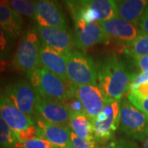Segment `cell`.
Here are the masks:
<instances>
[{"mask_svg": "<svg viewBox=\"0 0 148 148\" xmlns=\"http://www.w3.org/2000/svg\"><path fill=\"white\" fill-rule=\"evenodd\" d=\"M97 73L99 86L109 99L120 101L129 94L132 73L115 53H110L101 60Z\"/></svg>", "mask_w": 148, "mask_h": 148, "instance_id": "1", "label": "cell"}, {"mask_svg": "<svg viewBox=\"0 0 148 148\" xmlns=\"http://www.w3.org/2000/svg\"><path fill=\"white\" fill-rule=\"evenodd\" d=\"M29 82L38 95L64 102L75 96L74 84L65 82L44 68L27 73Z\"/></svg>", "mask_w": 148, "mask_h": 148, "instance_id": "2", "label": "cell"}, {"mask_svg": "<svg viewBox=\"0 0 148 148\" xmlns=\"http://www.w3.org/2000/svg\"><path fill=\"white\" fill-rule=\"evenodd\" d=\"M41 41L36 28L29 29L21 38L14 53L12 64L16 70L28 73L40 69V49Z\"/></svg>", "mask_w": 148, "mask_h": 148, "instance_id": "3", "label": "cell"}, {"mask_svg": "<svg viewBox=\"0 0 148 148\" xmlns=\"http://www.w3.org/2000/svg\"><path fill=\"white\" fill-rule=\"evenodd\" d=\"M66 57L67 76L71 83L78 86L97 85V68L90 56L73 49Z\"/></svg>", "mask_w": 148, "mask_h": 148, "instance_id": "4", "label": "cell"}, {"mask_svg": "<svg viewBox=\"0 0 148 148\" xmlns=\"http://www.w3.org/2000/svg\"><path fill=\"white\" fill-rule=\"evenodd\" d=\"M120 101L110 99L101 114L92 120L93 136L97 143H106L114 137L120 125Z\"/></svg>", "mask_w": 148, "mask_h": 148, "instance_id": "5", "label": "cell"}, {"mask_svg": "<svg viewBox=\"0 0 148 148\" xmlns=\"http://www.w3.org/2000/svg\"><path fill=\"white\" fill-rule=\"evenodd\" d=\"M120 129L129 138L141 142H144L148 135L147 117L128 99L121 102Z\"/></svg>", "mask_w": 148, "mask_h": 148, "instance_id": "6", "label": "cell"}, {"mask_svg": "<svg viewBox=\"0 0 148 148\" xmlns=\"http://www.w3.org/2000/svg\"><path fill=\"white\" fill-rule=\"evenodd\" d=\"M4 92L19 110L27 116L36 111L38 94L27 80H16L4 86Z\"/></svg>", "mask_w": 148, "mask_h": 148, "instance_id": "7", "label": "cell"}, {"mask_svg": "<svg viewBox=\"0 0 148 148\" xmlns=\"http://www.w3.org/2000/svg\"><path fill=\"white\" fill-rule=\"evenodd\" d=\"M74 26L75 46L83 51L96 45L110 41L98 21L86 22L83 19H77L74 21Z\"/></svg>", "mask_w": 148, "mask_h": 148, "instance_id": "8", "label": "cell"}, {"mask_svg": "<svg viewBox=\"0 0 148 148\" xmlns=\"http://www.w3.org/2000/svg\"><path fill=\"white\" fill-rule=\"evenodd\" d=\"M74 93L75 96L82 102L85 113L91 119H95L101 114L110 100L97 85L74 84Z\"/></svg>", "mask_w": 148, "mask_h": 148, "instance_id": "9", "label": "cell"}, {"mask_svg": "<svg viewBox=\"0 0 148 148\" xmlns=\"http://www.w3.org/2000/svg\"><path fill=\"white\" fill-rule=\"evenodd\" d=\"M35 124L39 138L48 141L53 148H72L71 129L68 125H58L49 123L36 115Z\"/></svg>", "mask_w": 148, "mask_h": 148, "instance_id": "10", "label": "cell"}, {"mask_svg": "<svg viewBox=\"0 0 148 148\" xmlns=\"http://www.w3.org/2000/svg\"><path fill=\"white\" fill-rule=\"evenodd\" d=\"M42 44L53 48L61 53L67 54L73 50L75 46L74 33L70 30H65L55 27H35Z\"/></svg>", "mask_w": 148, "mask_h": 148, "instance_id": "11", "label": "cell"}, {"mask_svg": "<svg viewBox=\"0 0 148 148\" xmlns=\"http://www.w3.org/2000/svg\"><path fill=\"white\" fill-rule=\"evenodd\" d=\"M36 21L40 27L69 29L64 12L60 4L55 1H37Z\"/></svg>", "mask_w": 148, "mask_h": 148, "instance_id": "12", "label": "cell"}, {"mask_svg": "<svg viewBox=\"0 0 148 148\" xmlns=\"http://www.w3.org/2000/svg\"><path fill=\"white\" fill-rule=\"evenodd\" d=\"M0 116L14 131L18 132L34 126L35 119L19 110L6 95L3 89L0 88Z\"/></svg>", "mask_w": 148, "mask_h": 148, "instance_id": "13", "label": "cell"}, {"mask_svg": "<svg viewBox=\"0 0 148 148\" xmlns=\"http://www.w3.org/2000/svg\"><path fill=\"white\" fill-rule=\"evenodd\" d=\"M100 26L110 40H115L117 45H124L134 40L138 36L141 29L119 17L100 21Z\"/></svg>", "mask_w": 148, "mask_h": 148, "instance_id": "14", "label": "cell"}, {"mask_svg": "<svg viewBox=\"0 0 148 148\" xmlns=\"http://www.w3.org/2000/svg\"><path fill=\"white\" fill-rule=\"evenodd\" d=\"M36 111L49 123L58 125H67L70 120V113L64 103L51 98L38 95Z\"/></svg>", "mask_w": 148, "mask_h": 148, "instance_id": "15", "label": "cell"}, {"mask_svg": "<svg viewBox=\"0 0 148 148\" xmlns=\"http://www.w3.org/2000/svg\"><path fill=\"white\" fill-rule=\"evenodd\" d=\"M40 61L41 68L47 69L65 82H69L67 76L66 54L41 43Z\"/></svg>", "mask_w": 148, "mask_h": 148, "instance_id": "16", "label": "cell"}, {"mask_svg": "<svg viewBox=\"0 0 148 148\" xmlns=\"http://www.w3.org/2000/svg\"><path fill=\"white\" fill-rule=\"evenodd\" d=\"M23 19L17 12L7 3V1H0V26L8 36L16 40L23 31Z\"/></svg>", "mask_w": 148, "mask_h": 148, "instance_id": "17", "label": "cell"}, {"mask_svg": "<svg viewBox=\"0 0 148 148\" xmlns=\"http://www.w3.org/2000/svg\"><path fill=\"white\" fill-rule=\"evenodd\" d=\"M118 17L139 27V22L148 5L147 0L115 1Z\"/></svg>", "mask_w": 148, "mask_h": 148, "instance_id": "18", "label": "cell"}, {"mask_svg": "<svg viewBox=\"0 0 148 148\" xmlns=\"http://www.w3.org/2000/svg\"><path fill=\"white\" fill-rule=\"evenodd\" d=\"M69 125L71 131L82 140L93 141L92 120L86 113H77L70 114Z\"/></svg>", "mask_w": 148, "mask_h": 148, "instance_id": "19", "label": "cell"}, {"mask_svg": "<svg viewBox=\"0 0 148 148\" xmlns=\"http://www.w3.org/2000/svg\"><path fill=\"white\" fill-rule=\"evenodd\" d=\"M118 49L132 59L148 56V35L141 30L134 40L124 45H118Z\"/></svg>", "mask_w": 148, "mask_h": 148, "instance_id": "20", "label": "cell"}, {"mask_svg": "<svg viewBox=\"0 0 148 148\" xmlns=\"http://www.w3.org/2000/svg\"><path fill=\"white\" fill-rule=\"evenodd\" d=\"M87 6L95 11L100 16V21L118 17L115 1L113 0H86ZM99 21V22H100Z\"/></svg>", "mask_w": 148, "mask_h": 148, "instance_id": "21", "label": "cell"}, {"mask_svg": "<svg viewBox=\"0 0 148 148\" xmlns=\"http://www.w3.org/2000/svg\"><path fill=\"white\" fill-rule=\"evenodd\" d=\"M7 3L19 15L36 20V2L30 0H11Z\"/></svg>", "mask_w": 148, "mask_h": 148, "instance_id": "22", "label": "cell"}, {"mask_svg": "<svg viewBox=\"0 0 148 148\" xmlns=\"http://www.w3.org/2000/svg\"><path fill=\"white\" fill-rule=\"evenodd\" d=\"M15 132L0 116V148H16Z\"/></svg>", "mask_w": 148, "mask_h": 148, "instance_id": "23", "label": "cell"}, {"mask_svg": "<svg viewBox=\"0 0 148 148\" xmlns=\"http://www.w3.org/2000/svg\"><path fill=\"white\" fill-rule=\"evenodd\" d=\"M14 41L0 26V62L5 61L9 57Z\"/></svg>", "mask_w": 148, "mask_h": 148, "instance_id": "24", "label": "cell"}, {"mask_svg": "<svg viewBox=\"0 0 148 148\" xmlns=\"http://www.w3.org/2000/svg\"><path fill=\"white\" fill-rule=\"evenodd\" d=\"M14 132L16 138V144H23L33 138H39L36 124L34 126H31L23 130Z\"/></svg>", "mask_w": 148, "mask_h": 148, "instance_id": "25", "label": "cell"}, {"mask_svg": "<svg viewBox=\"0 0 148 148\" xmlns=\"http://www.w3.org/2000/svg\"><path fill=\"white\" fill-rule=\"evenodd\" d=\"M16 148H53L48 141L41 138H33L23 144H16Z\"/></svg>", "mask_w": 148, "mask_h": 148, "instance_id": "26", "label": "cell"}, {"mask_svg": "<svg viewBox=\"0 0 148 148\" xmlns=\"http://www.w3.org/2000/svg\"><path fill=\"white\" fill-rule=\"evenodd\" d=\"M71 140H72V148H99L97 146V142L86 141L79 138L73 132L71 131Z\"/></svg>", "mask_w": 148, "mask_h": 148, "instance_id": "27", "label": "cell"}, {"mask_svg": "<svg viewBox=\"0 0 148 148\" xmlns=\"http://www.w3.org/2000/svg\"><path fill=\"white\" fill-rule=\"evenodd\" d=\"M62 103H64L65 106L67 107L70 114H77V113H85L84 108H83L82 102L76 96L72 97V98H70V99L64 101Z\"/></svg>", "mask_w": 148, "mask_h": 148, "instance_id": "28", "label": "cell"}, {"mask_svg": "<svg viewBox=\"0 0 148 148\" xmlns=\"http://www.w3.org/2000/svg\"><path fill=\"white\" fill-rule=\"evenodd\" d=\"M128 101L132 103L134 106H136L139 110H141L146 115L148 120V98H138L132 94L127 95Z\"/></svg>", "mask_w": 148, "mask_h": 148, "instance_id": "29", "label": "cell"}, {"mask_svg": "<svg viewBox=\"0 0 148 148\" xmlns=\"http://www.w3.org/2000/svg\"><path fill=\"white\" fill-rule=\"evenodd\" d=\"M101 148H138V145L133 142H130V141L120 138L118 140L112 141Z\"/></svg>", "mask_w": 148, "mask_h": 148, "instance_id": "30", "label": "cell"}, {"mask_svg": "<svg viewBox=\"0 0 148 148\" xmlns=\"http://www.w3.org/2000/svg\"><path fill=\"white\" fill-rule=\"evenodd\" d=\"M129 94L138 98H148V82L130 88Z\"/></svg>", "mask_w": 148, "mask_h": 148, "instance_id": "31", "label": "cell"}, {"mask_svg": "<svg viewBox=\"0 0 148 148\" xmlns=\"http://www.w3.org/2000/svg\"><path fill=\"white\" fill-rule=\"evenodd\" d=\"M148 82V73L144 72L139 73H132L131 74V81H130V88L136 86L143 84Z\"/></svg>", "mask_w": 148, "mask_h": 148, "instance_id": "32", "label": "cell"}, {"mask_svg": "<svg viewBox=\"0 0 148 148\" xmlns=\"http://www.w3.org/2000/svg\"><path fill=\"white\" fill-rule=\"evenodd\" d=\"M132 63L140 70V72L148 73V56L143 58H133L132 59Z\"/></svg>", "mask_w": 148, "mask_h": 148, "instance_id": "33", "label": "cell"}, {"mask_svg": "<svg viewBox=\"0 0 148 148\" xmlns=\"http://www.w3.org/2000/svg\"><path fill=\"white\" fill-rule=\"evenodd\" d=\"M139 27L143 32H145L146 34L148 35V5L143 13L141 20H140Z\"/></svg>", "mask_w": 148, "mask_h": 148, "instance_id": "34", "label": "cell"}, {"mask_svg": "<svg viewBox=\"0 0 148 148\" xmlns=\"http://www.w3.org/2000/svg\"><path fill=\"white\" fill-rule=\"evenodd\" d=\"M144 148H148V135L146 140L144 141Z\"/></svg>", "mask_w": 148, "mask_h": 148, "instance_id": "35", "label": "cell"}]
</instances>
